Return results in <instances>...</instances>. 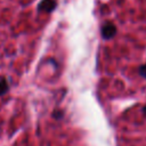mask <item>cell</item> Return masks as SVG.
I'll return each instance as SVG.
<instances>
[{"label":"cell","instance_id":"obj_5","mask_svg":"<svg viewBox=\"0 0 146 146\" xmlns=\"http://www.w3.org/2000/svg\"><path fill=\"white\" fill-rule=\"evenodd\" d=\"M138 72L140 74V76H143L144 79H146V64H143L139 68H138Z\"/></svg>","mask_w":146,"mask_h":146},{"label":"cell","instance_id":"obj_4","mask_svg":"<svg viewBox=\"0 0 146 146\" xmlns=\"http://www.w3.org/2000/svg\"><path fill=\"white\" fill-rule=\"evenodd\" d=\"M52 116L55 117V119H62L63 116H64V112L62 111V110H56L54 113H52Z\"/></svg>","mask_w":146,"mask_h":146},{"label":"cell","instance_id":"obj_6","mask_svg":"<svg viewBox=\"0 0 146 146\" xmlns=\"http://www.w3.org/2000/svg\"><path fill=\"white\" fill-rule=\"evenodd\" d=\"M141 112H143L144 116L146 117V105H145V106H143V108H141Z\"/></svg>","mask_w":146,"mask_h":146},{"label":"cell","instance_id":"obj_2","mask_svg":"<svg viewBox=\"0 0 146 146\" xmlns=\"http://www.w3.org/2000/svg\"><path fill=\"white\" fill-rule=\"evenodd\" d=\"M57 7V0H41L38 5V11L51 13Z\"/></svg>","mask_w":146,"mask_h":146},{"label":"cell","instance_id":"obj_3","mask_svg":"<svg viewBox=\"0 0 146 146\" xmlns=\"http://www.w3.org/2000/svg\"><path fill=\"white\" fill-rule=\"evenodd\" d=\"M9 90V83L7 81L6 78H1L0 79V96H3L5 94H7Z\"/></svg>","mask_w":146,"mask_h":146},{"label":"cell","instance_id":"obj_1","mask_svg":"<svg viewBox=\"0 0 146 146\" xmlns=\"http://www.w3.org/2000/svg\"><path fill=\"white\" fill-rule=\"evenodd\" d=\"M100 33H102L103 39L110 40V39H112V38L116 34V26H115L113 23L107 22V23H105V24L102 26Z\"/></svg>","mask_w":146,"mask_h":146}]
</instances>
